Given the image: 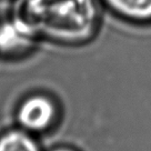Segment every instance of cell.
<instances>
[{
  "instance_id": "cell-2",
  "label": "cell",
  "mask_w": 151,
  "mask_h": 151,
  "mask_svg": "<svg viewBox=\"0 0 151 151\" xmlns=\"http://www.w3.org/2000/svg\"><path fill=\"white\" fill-rule=\"evenodd\" d=\"M56 117L55 102L50 97L41 93L27 97L17 109V121L26 131H45L51 127Z\"/></svg>"
},
{
  "instance_id": "cell-3",
  "label": "cell",
  "mask_w": 151,
  "mask_h": 151,
  "mask_svg": "<svg viewBox=\"0 0 151 151\" xmlns=\"http://www.w3.org/2000/svg\"><path fill=\"white\" fill-rule=\"evenodd\" d=\"M37 30L28 19L14 18L0 24V53L17 55L35 42Z\"/></svg>"
},
{
  "instance_id": "cell-1",
  "label": "cell",
  "mask_w": 151,
  "mask_h": 151,
  "mask_svg": "<svg viewBox=\"0 0 151 151\" xmlns=\"http://www.w3.org/2000/svg\"><path fill=\"white\" fill-rule=\"evenodd\" d=\"M24 6L36 30L59 40L87 37L96 24L94 0H24Z\"/></svg>"
},
{
  "instance_id": "cell-6",
  "label": "cell",
  "mask_w": 151,
  "mask_h": 151,
  "mask_svg": "<svg viewBox=\"0 0 151 151\" xmlns=\"http://www.w3.org/2000/svg\"><path fill=\"white\" fill-rule=\"evenodd\" d=\"M52 151H75V150H71V149H68V148H58V149H55Z\"/></svg>"
},
{
  "instance_id": "cell-5",
  "label": "cell",
  "mask_w": 151,
  "mask_h": 151,
  "mask_svg": "<svg viewBox=\"0 0 151 151\" xmlns=\"http://www.w3.org/2000/svg\"><path fill=\"white\" fill-rule=\"evenodd\" d=\"M0 151H39V147L27 131L14 129L0 136Z\"/></svg>"
},
{
  "instance_id": "cell-4",
  "label": "cell",
  "mask_w": 151,
  "mask_h": 151,
  "mask_svg": "<svg viewBox=\"0 0 151 151\" xmlns=\"http://www.w3.org/2000/svg\"><path fill=\"white\" fill-rule=\"evenodd\" d=\"M114 14L136 22L151 21V0H104Z\"/></svg>"
}]
</instances>
